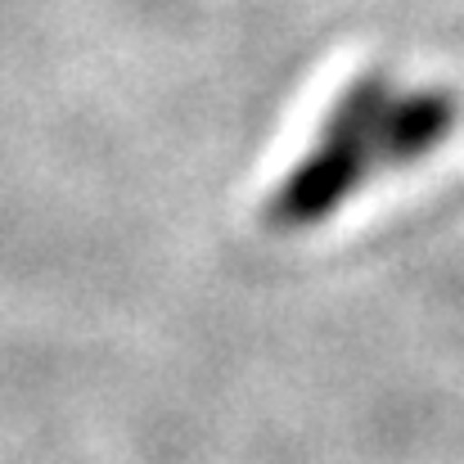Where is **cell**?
<instances>
[{"label":"cell","mask_w":464,"mask_h":464,"mask_svg":"<svg viewBox=\"0 0 464 464\" xmlns=\"http://www.w3.org/2000/svg\"><path fill=\"white\" fill-rule=\"evenodd\" d=\"M392 104H397V86L379 68H370L352 86H343V95L334 100L311 150L294 162L285 185H276V194L266 198V226L271 230L320 226L324 217L338 212L343 198H352L370 180L374 167L397 171Z\"/></svg>","instance_id":"6da1fadb"}]
</instances>
